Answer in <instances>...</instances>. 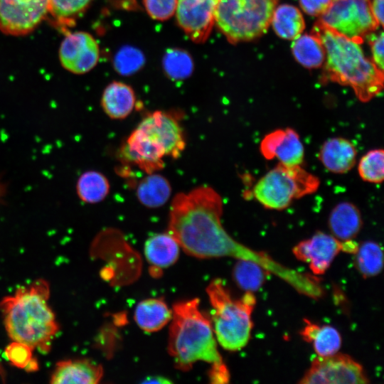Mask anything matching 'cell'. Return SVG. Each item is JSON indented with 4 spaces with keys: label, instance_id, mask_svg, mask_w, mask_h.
<instances>
[{
    "label": "cell",
    "instance_id": "603a6c76",
    "mask_svg": "<svg viewBox=\"0 0 384 384\" xmlns=\"http://www.w3.org/2000/svg\"><path fill=\"white\" fill-rule=\"evenodd\" d=\"M171 194V186L164 176L156 172L147 174L138 183L137 198L144 206L156 208L164 206Z\"/></svg>",
    "mask_w": 384,
    "mask_h": 384
},
{
    "label": "cell",
    "instance_id": "ac0fdd59",
    "mask_svg": "<svg viewBox=\"0 0 384 384\" xmlns=\"http://www.w3.org/2000/svg\"><path fill=\"white\" fill-rule=\"evenodd\" d=\"M329 228L334 237L340 241L353 240L363 225L361 212L350 202H341L331 211Z\"/></svg>",
    "mask_w": 384,
    "mask_h": 384
},
{
    "label": "cell",
    "instance_id": "4dcf8cb0",
    "mask_svg": "<svg viewBox=\"0 0 384 384\" xmlns=\"http://www.w3.org/2000/svg\"><path fill=\"white\" fill-rule=\"evenodd\" d=\"M358 171L365 181L381 183L384 178V151L375 149L368 151L360 159Z\"/></svg>",
    "mask_w": 384,
    "mask_h": 384
},
{
    "label": "cell",
    "instance_id": "277c9868",
    "mask_svg": "<svg viewBox=\"0 0 384 384\" xmlns=\"http://www.w3.org/2000/svg\"><path fill=\"white\" fill-rule=\"evenodd\" d=\"M311 33L324 45L326 57L324 78L351 87L359 100L367 102L383 88V72L368 59L361 43L318 21Z\"/></svg>",
    "mask_w": 384,
    "mask_h": 384
},
{
    "label": "cell",
    "instance_id": "d4e9b609",
    "mask_svg": "<svg viewBox=\"0 0 384 384\" xmlns=\"http://www.w3.org/2000/svg\"><path fill=\"white\" fill-rule=\"evenodd\" d=\"M292 50L295 59L306 68H319L324 63L326 52L324 45L313 33L301 34L294 39Z\"/></svg>",
    "mask_w": 384,
    "mask_h": 384
},
{
    "label": "cell",
    "instance_id": "f1b7e54d",
    "mask_svg": "<svg viewBox=\"0 0 384 384\" xmlns=\"http://www.w3.org/2000/svg\"><path fill=\"white\" fill-rule=\"evenodd\" d=\"M163 68L174 80L188 78L193 70V62L188 53L181 48H169L163 58Z\"/></svg>",
    "mask_w": 384,
    "mask_h": 384
},
{
    "label": "cell",
    "instance_id": "9c48e42d",
    "mask_svg": "<svg viewBox=\"0 0 384 384\" xmlns=\"http://www.w3.org/2000/svg\"><path fill=\"white\" fill-rule=\"evenodd\" d=\"M368 382L359 363L348 355L337 353L315 358L299 381L303 384H364Z\"/></svg>",
    "mask_w": 384,
    "mask_h": 384
},
{
    "label": "cell",
    "instance_id": "30bf717a",
    "mask_svg": "<svg viewBox=\"0 0 384 384\" xmlns=\"http://www.w3.org/2000/svg\"><path fill=\"white\" fill-rule=\"evenodd\" d=\"M166 156L177 159L186 147L185 134L179 117L171 112L154 111L146 114L137 126Z\"/></svg>",
    "mask_w": 384,
    "mask_h": 384
},
{
    "label": "cell",
    "instance_id": "7c38bea8",
    "mask_svg": "<svg viewBox=\"0 0 384 384\" xmlns=\"http://www.w3.org/2000/svg\"><path fill=\"white\" fill-rule=\"evenodd\" d=\"M100 48L96 40L89 33H70L62 41L59 58L62 66L75 74H84L97 63Z\"/></svg>",
    "mask_w": 384,
    "mask_h": 384
},
{
    "label": "cell",
    "instance_id": "ab89813d",
    "mask_svg": "<svg viewBox=\"0 0 384 384\" xmlns=\"http://www.w3.org/2000/svg\"><path fill=\"white\" fill-rule=\"evenodd\" d=\"M0 375H1V377L5 378V374H4V370H2V368H1V365H0Z\"/></svg>",
    "mask_w": 384,
    "mask_h": 384
},
{
    "label": "cell",
    "instance_id": "8992f818",
    "mask_svg": "<svg viewBox=\"0 0 384 384\" xmlns=\"http://www.w3.org/2000/svg\"><path fill=\"white\" fill-rule=\"evenodd\" d=\"M278 0H217L215 23L231 43L265 33Z\"/></svg>",
    "mask_w": 384,
    "mask_h": 384
},
{
    "label": "cell",
    "instance_id": "1f68e13d",
    "mask_svg": "<svg viewBox=\"0 0 384 384\" xmlns=\"http://www.w3.org/2000/svg\"><path fill=\"white\" fill-rule=\"evenodd\" d=\"M144 63L143 53L139 50L130 46L122 48L115 55L114 60L116 70L124 75H132L137 72Z\"/></svg>",
    "mask_w": 384,
    "mask_h": 384
},
{
    "label": "cell",
    "instance_id": "3957f363",
    "mask_svg": "<svg viewBox=\"0 0 384 384\" xmlns=\"http://www.w3.org/2000/svg\"><path fill=\"white\" fill-rule=\"evenodd\" d=\"M48 282L38 279L19 287L2 299L0 310L9 336L41 353H48L59 330L55 316L48 304Z\"/></svg>",
    "mask_w": 384,
    "mask_h": 384
},
{
    "label": "cell",
    "instance_id": "836d02e7",
    "mask_svg": "<svg viewBox=\"0 0 384 384\" xmlns=\"http://www.w3.org/2000/svg\"><path fill=\"white\" fill-rule=\"evenodd\" d=\"M149 16L158 21H165L175 14L178 0H143Z\"/></svg>",
    "mask_w": 384,
    "mask_h": 384
},
{
    "label": "cell",
    "instance_id": "74e56055",
    "mask_svg": "<svg viewBox=\"0 0 384 384\" xmlns=\"http://www.w3.org/2000/svg\"><path fill=\"white\" fill-rule=\"evenodd\" d=\"M143 383H170V381L164 377L154 376V377L147 378L146 380L143 381Z\"/></svg>",
    "mask_w": 384,
    "mask_h": 384
},
{
    "label": "cell",
    "instance_id": "9a60e30c",
    "mask_svg": "<svg viewBox=\"0 0 384 384\" xmlns=\"http://www.w3.org/2000/svg\"><path fill=\"white\" fill-rule=\"evenodd\" d=\"M262 155L268 160L277 158L287 166L301 165L304 149L298 133L292 128L277 129L266 134L260 145Z\"/></svg>",
    "mask_w": 384,
    "mask_h": 384
},
{
    "label": "cell",
    "instance_id": "e0dca14e",
    "mask_svg": "<svg viewBox=\"0 0 384 384\" xmlns=\"http://www.w3.org/2000/svg\"><path fill=\"white\" fill-rule=\"evenodd\" d=\"M357 150L348 139L333 137L322 144L319 159L323 166L334 174H345L356 163Z\"/></svg>",
    "mask_w": 384,
    "mask_h": 384
},
{
    "label": "cell",
    "instance_id": "8d00e7d4",
    "mask_svg": "<svg viewBox=\"0 0 384 384\" xmlns=\"http://www.w3.org/2000/svg\"><path fill=\"white\" fill-rule=\"evenodd\" d=\"M371 13L378 26H383V0H373L370 2Z\"/></svg>",
    "mask_w": 384,
    "mask_h": 384
},
{
    "label": "cell",
    "instance_id": "f546056e",
    "mask_svg": "<svg viewBox=\"0 0 384 384\" xmlns=\"http://www.w3.org/2000/svg\"><path fill=\"white\" fill-rule=\"evenodd\" d=\"M93 0H49L48 14L58 23L70 26Z\"/></svg>",
    "mask_w": 384,
    "mask_h": 384
},
{
    "label": "cell",
    "instance_id": "d6986e66",
    "mask_svg": "<svg viewBox=\"0 0 384 384\" xmlns=\"http://www.w3.org/2000/svg\"><path fill=\"white\" fill-rule=\"evenodd\" d=\"M135 102L136 96L132 87L119 81L110 83L101 97L103 111L113 119L128 117L133 111Z\"/></svg>",
    "mask_w": 384,
    "mask_h": 384
},
{
    "label": "cell",
    "instance_id": "ba28073f",
    "mask_svg": "<svg viewBox=\"0 0 384 384\" xmlns=\"http://www.w3.org/2000/svg\"><path fill=\"white\" fill-rule=\"evenodd\" d=\"M319 21L360 43L378 28L371 13L370 0H333Z\"/></svg>",
    "mask_w": 384,
    "mask_h": 384
},
{
    "label": "cell",
    "instance_id": "8fae6325",
    "mask_svg": "<svg viewBox=\"0 0 384 384\" xmlns=\"http://www.w3.org/2000/svg\"><path fill=\"white\" fill-rule=\"evenodd\" d=\"M49 0H0V31L11 36L33 31L48 14Z\"/></svg>",
    "mask_w": 384,
    "mask_h": 384
},
{
    "label": "cell",
    "instance_id": "2e32d148",
    "mask_svg": "<svg viewBox=\"0 0 384 384\" xmlns=\"http://www.w3.org/2000/svg\"><path fill=\"white\" fill-rule=\"evenodd\" d=\"M103 369L89 359H70L58 362L50 375L53 384H96L102 379Z\"/></svg>",
    "mask_w": 384,
    "mask_h": 384
},
{
    "label": "cell",
    "instance_id": "d6a6232c",
    "mask_svg": "<svg viewBox=\"0 0 384 384\" xmlns=\"http://www.w3.org/2000/svg\"><path fill=\"white\" fill-rule=\"evenodd\" d=\"M33 350L24 343L13 341L6 347L4 353L14 366L26 370L36 359L33 356Z\"/></svg>",
    "mask_w": 384,
    "mask_h": 384
},
{
    "label": "cell",
    "instance_id": "4316f807",
    "mask_svg": "<svg viewBox=\"0 0 384 384\" xmlns=\"http://www.w3.org/2000/svg\"><path fill=\"white\" fill-rule=\"evenodd\" d=\"M271 273L258 263L238 260L233 270V277L237 285L246 292H255L262 287Z\"/></svg>",
    "mask_w": 384,
    "mask_h": 384
},
{
    "label": "cell",
    "instance_id": "f35d334b",
    "mask_svg": "<svg viewBox=\"0 0 384 384\" xmlns=\"http://www.w3.org/2000/svg\"><path fill=\"white\" fill-rule=\"evenodd\" d=\"M6 184L0 181V201H2V199L6 193Z\"/></svg>",
    "mask_w": 384,
    "mask_h": 384
},
{
    "label": "cell",
    "instance_id": "52a82bcc",
    "mask_svg": "<svg viewBox=\"0 0 384 384\" xmlns=\"http://www.w3.org/2000/svg\"><path fill=\"white\" fill-rule=\"evenodd\" d=\"M319 185V178L300 165L279 163L255 183L253 196L265 208L281 210L294 200L315 193Z\"/></svg>",
    "mask_w": 384,
    "mask_h": 384
},
{
    "label": "cell",
    "instance_id": "cb8c5ba5",
    "mask_svg": "<svg viewBox=\"0 0 384 384\" xmlns=\"http://www.w3.org/2000/svg\"><path fill=\"white\" fill-rule=\"evenodd\" d=\"M270 23L282 38L294 40L304 31L305 22L301 11L295 6L282 4L273 11Z\"/></svg>",
    "mask_w": 384,
    "mask_h": 384
},
{
    "label": "cell",
    "instance_id": "7a4b0ae2",
    "mask_svg": "<svg viewBox=\"0 0 384 384\" xmlns=\"http://www.w3.org/2000/svg\"><path fill=\"white\" fill-rule=\"evenodd\" d=\"M168 351L179 370L191 369L197 361L209 363L212 383H228L229 370L218 350L210 319L199 309V300L181 301L174 305Z\"/></svg>",
    "mask_w": 384,
    "mask_h": 384
},
{
    "label": "cell",
    "instance_id": "5bb4252c",
    "mask_svg": "<svg viewBox=\"0 0 384 384\" xmlns=\"http://www.w3.org/2000/svg\"><path fill=\"white\" fill-rule=\"evenodd\" d=\"M293 254L300 261L307 263L316 275L323 274L340 252H344V242L332 235L317 231L310 238L297 243Z\"/></svg>",
    "mask_w": 384,
    "mask_h": 384
},
{
    "label": "cell",
    "instance_id": "ffe728a7",
    "mask_svg": "<svg viewBox=\"0 0 384 384\" xmlns=\"http://www.w3.org/2000/svg\"><path fill=\"white\" fill-rule=\"evenodd\" d=\"M304 326L300 331L302 338L312 344L318 356H327L336 353L341 346V336L338 331L329 325H319L304 319Z\"/></svg>",
    "mask_w": 384,
    "mask_h": 384
},
{
    "label": "cell",
    "instance_id": "d590c367",
    "mask_svg": "<svg viewBox=\"0 0 384 384\" xmlns=\"http://www.w3.org/2000/svg\"><path fill=\"white\" fill-rule=\"evenodd\" d=\"M370 45L373 55V62L377 68L383 72V33L376 35L370 34Z\"/></svg>",
    "mask_w": 384,
    "mask_h": 384
},
{
    "label": "cell",
    "instance_id": "5b68a950",
    "mask_svg": "<svg viewBox=\"0 0 384 384\" xmlns=\"http://www.w3.org/2000/svg\"><path fill=\"white\" fill-rule=\"evenodd\" d=\"M212 306L213 328L216 341L225 349L235 351L248 343L256 304L253 292H246L240 299L232 297L220 279H213L207 287Z\"/></svg>",
    "mask_w": 384,
    "mask_h": 384
},
{
    "label": "cell",
    "instance_id": "44dd1931",
    "mask_svg": "<svg viewBox=\"0 0 384 384\" xmlns=\"http://www.w3.org/2000/svg\"><path fill=\"white\" fill-rule=\"evenodd\" d=\"M179 250V244L169 233L155 234L144 245L147 261L157 268H166L174 264L178 258Z\"/></svg>",
    "mask_w": 384,
    "mask_h": 384
},
{
    "label": "cell",
    "instance_id": "484cf974",
    "mask_svg": "<svg viewBox=\"0 0 384 384\" xmlns=\"http://www.w3.org/2000/svg\"><path fill=\"white\" fill-rule=\"evenodd\" d=\"M110 189L107 178L102 173L90 170L82 174L76 183V193L81 201L97 203L102 201Z\"/></svg>",
    "mask_w": 384,
    "mask_h": 384
},
{
    "label": "cell",
    "instance_id": "83f0119b",
    "mask_svg": "<svg viewBox=\"0 0 384 384\" xmlns=\"http://www.w3.org/2000/svg\"><path fill=\"white\" fill-rule=\"evenodd\" d=\"M354 263L361 274L367 278L378 275L383 270V254L380 245L373 241L358 245Z\"/></svg>",
    "mask_w": 384,
    "mask_h": 384
},
{
    "label": "cell",
    "instance_id": "6da1fadb",
    "mask_svg": "<svg viewBox=\"0 0 384 384\" xmlns=\"http://www.w3.org/2000/svg\"><path fill=\"white\" fill-rule=\"evenodd\" d=\"M223 200L212 187L200 186L174 197L169 210L168 233L188 255L198 258L232 257L255 262L297 292L309 283L308 274L277 262L267 253L234 240L221 223Z\"/></svg>",
    "mask_w": 384,
    "mask_h": 384
},
{
    "label": "cell",
    "instance_id": "e575fe53",
    "mask_svg": "<svg viewBox=\"0 0 384 384\" xmlns=\"http://www.w3.org/2000/svg\"><path fill=\"white\" fill-rule=\"evenodd\" d=\"M302 10L308 15L321 16L331 6L333 0H299Z\"/></svg>",
    "mask_w": 384,
    "mask_h": 384
},
{
    "label": "cell",
    "instance_id": "7402d4cb",
    "mask_svg": "<svg viewBox=\"0 0 384 384\" xmlns=\"http://www.w3.org/2000/svg\"><path fill=\"white\" fill-rule=\"evenodd\" d=\"M134 317L140 329L151 333L160 330L171 320L172 311L163 299L151 298L138 304Z\"/></svg>",
    "mask_w": 384,
    "mask_h": 384
},
{
    "label": "cell",
    "instance_id": "4fadbf2b",
    "mask_svg": "<svg viewBox=\"0 0 384 384\" xmlns=\"http://www.w3.org/2000/svg\"><path fill=\"white\" fill-rule=\"evenodd\" d=\"M217 0H178L176 16L179 26L194 43L205 42L215 24Z\"/></svg>",
    "mask_w": 384,
    "mask_h": 384
}]
</instances>
